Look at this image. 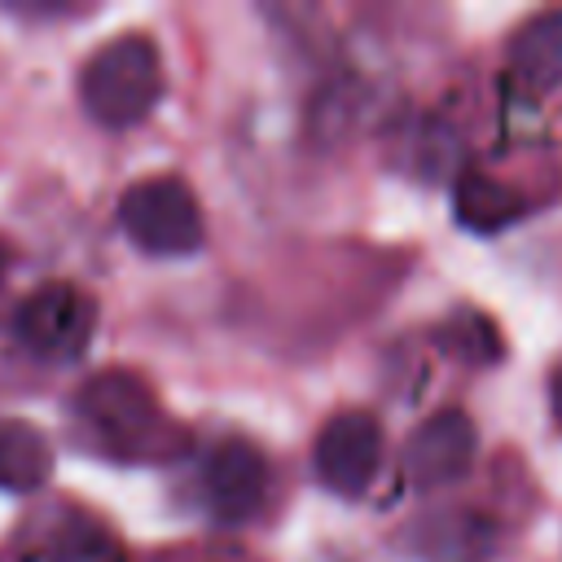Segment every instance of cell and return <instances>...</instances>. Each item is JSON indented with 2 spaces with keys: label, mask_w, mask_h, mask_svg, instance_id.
<instances>
[{
  "label": "cell",
  "mask_w": 562,
  "mask_h": 562,
  "mask_svg": "<svg viewBox=\"0 0 562 562\" xmlns=\"http://www.w3.org/2000/svg\"><path fill=\"white\" fill-rule=\"evenodd\" d=\"M75 417L92 448L114 461H167L189 443V435L162 413L154 391L127 369L92 373L79 386Z\"/></svg>",
  "instance_id": "6da1fadb"
},
{
  "label": "cell",
  "mask_w": 562,
  "mask_h": 562,
  "mask_svg": "<svg viewBox=\"0 0 562 562\" xmlns=\"http://www.w3.org/2000/svg\"><path fill=\"white\" fill-rule=\"evenodd\" d=\"M83 110L105 127L140 123L162 97V57L145 35H119L101 44L79 70Z\"/></svg>",
  "instance_id": "7a4b0ae2"
},
{
  "label": "cell",
  "mask_w": 562,
  "mask_h": 562,
  "mask_svg": "<svg viewBox=\"0 0 562 562\" xmlns=\"http://www.w3.org/2000/svg\"><path fill=\"white\" fill-rule=\"evenodd\" d=\"M119 224L145 255H193L202 246V206L180 176H145L123 189Z\"/></svg>",
  "instance_id": "3957f363"
},
{
  "label": "cell",
  "mask_w": 562,
  "mask_h": 562,
  "mask_svg": "<svg viewBox=\"0 0 562 562\" xmlns=\"http://www.w3.org/2000/svg\"><path fill=\"white\" fill-rule=\"evenodd\" d=\"M92 329H97V303L70 285V281H44L35 285L18 312H13V334L18 342L40 356V360H79L92 342Z\"/></svg>",
  "instance_id": "277c9868"
},
{
  "label": "cell",
  "mask_w": 562,
  "mask_h": 562,
  "mask_svg": "<svg viewBox=\"0 0 562 562\" xmlns=\"http://www.w3.org/2000/svg\"><path fill=\"white\" fill-rule=\"evenodd\" d=\"M268 492V461L263 452L241 439V435H224L211 448H202L198 461V505L220 522V527H237L246 518L259 514Z\"/></svg>",
  "instance_id": "5b68a950"
},
{
  "label": "cell",
  "mask_w": 562,
  "mask_h": 562,
  "mask_svg": "<svg viewBox=\"0 0 562 562\" xmlns=\"http://www.w3.org/2000/svg\"><path fill=\"white\" fill-rule=\"evenodd\" d=\"M312 465H316V479L334 496L351 501V496L369 492V483L382 465V426H378V417L364 413V408L334 413L316 435Z\"/></svg>",
  "instance_id": "8992f818"
},
{
  "label": "cell",
  "mask_w": 562,
  "mask_h": 562,
  "mask_svg": "<svg viewBox=\"0 0 562 562\" xmlns=\"http://www.w3.org/2000/svg\"><path fill=\"white\" fill-rule=\"evenodd\" d=\"M474 448H479L474 422H470L461 408H439V413H430V417L404 439V452H400V483H408L413 492L448 487V483H457V479L470 470Z\"/></svg>",
  "instance_id": "52a82bcc"
},
{
  "label": "cell",
  "mask_w": 562,
  "mask_h": 562,
  "mask_svg": "<svg viewBox=\"0 0 562 562\" xmlns=\"http://www.w3.org/2000/svg\"><path fill=\"white\" fill-rule=\"evenodd\" d=\"M509 75L522 92L549 97L562 88V9L531 18L509 44Z\"/></svg>",
  "instance_id": "ba28073f"
},
{
  "label": "cell",
  "mask_w": 562,
  "mask_h": 562,
  "mask_svg": "<svg viewBox=\"0 0 562 562\" xmlns=\"http://www.w3.org/2000/svg\"><path fill=\"white\" fill-rule=\"evenodd\" d=\"M53 474L48 439L18 417H0V492H40Z\"/></svg>",
  "instance_id": "9c48e42d"
},
{
  "label": "cell",
  "mask_w": 562,
  "mask_h": 562,
  "mask_svg": "<svg viewBox=\"0 0 562 562\" xmlns=\"http://www.w3.org/2000/svg\"><path fill=\"white\" fill-rule=\"evenodd\" d=\"M452 206H457V220L474 233H501L505 224H514L522 215V198L509 184H501L483 171H461L457 176Z\"/></svg>",
  "instance_id": "30bf717a"
},
{
  "label": "cell",
  "mask_w": 562,
  "mask_h": 562,
  "mask_svg": "<svg viewBox=\"0 0 562 562\" xmlns=\"http://www.w3.org/2000/svg\"><path fill=\"white\" fill-rule=\"evenodd\" d=\"M35 562H127V549L110 527H101L97 518L75 514L57 531H48Z\"/></svg>",
  "instance_id": "8fae6325"
},
{
  "label": "cell",
  "mask_w": 562,
  "mask_h": 562,
  "mask_svg": "<svg viewBox=\"0 0 562 562\" xmlns=\"http://www.w3.org/2000/svg\"><path fill=\"white\" fill-rule=\"evenodd\" d=\"M549 404H553V417L562 422V364H558L553 378H549Z\"/></svg>",
  "instance_id": "7c38bea8"
},
{
  "label": "cell",
  "mask_w": 562,
  "mask_h": 562,
  "mask_svg": "<svg viewBox=\"0 0 562 562\" xmlns=\"http://www.w3.org/2000/svg\"><path fill=\"white\" fill-rule=\"evenodd\" d=\"M0 277H4V246H0Z\"/></svg>",
  "instance_id": "4fadbf2b"
},
{
  "label": "cell",
  "mask_w": 562,
  "mask_h": 562,
  "mask_svg": "<svg viewBox=\"0 0 562 562\" xmlns=\"http://www.w3.org/2000/svg\"><path fill=\"white\" fill-rule=\"evenodd\" d=\"M211 562H233V558H211Z\"/></svg>",
  "instance_id": "5bb4252c"
}]
</instances>
